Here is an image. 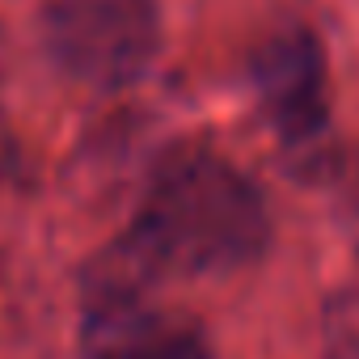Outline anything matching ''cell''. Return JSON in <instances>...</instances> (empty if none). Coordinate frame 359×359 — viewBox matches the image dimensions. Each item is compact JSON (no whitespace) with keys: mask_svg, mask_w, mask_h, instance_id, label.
Masks as SVG:
<instances>
[{"mask_svg":"<svg viewBox=\"0 0 359 359\" xmlns=\"http://www.w3.org/2000/svg\"><path fill=\"white\" fill-rule=\"evenodd\" d=\"M254 89L283 144L313 148L325 135L330 123L325 51L313 30L304 26L275 30L254 55Z\"/></svg>","mask_w":359,"mask_h":359,"instance_id":"3957f363","label":"cell"},{"mask_svg":"<svg viewBox=\"0 0 359 359\" xmlns=\"http://www.w3.org/2000/svg\"><path fill=\"white\" fill-rule=\"evenodd\" d=\"M325 359H359V287H342L321 309Z\"/></svg>","mask_w":359,"mask_h":359,"instance_id":"5b68a950","label":"cell"},{"mask_svg":"<svg viewBox=\"0 0 359 359\" xmlns=\"http://www.w3.org/2000/svg\"><path fill=\"white\" fill-rule=\"evenodd\" d=\"M89 359H208V342L191 325L140 313L131 296H110L93 313Z\"/></svg>","mask_w":359,"mask_h":359,"instance_id":"277c9868","label":"cell"},{"mask_svg":"<svg viewBox=\"0 0 359 359\" xmlns=\"http://www.w3.org/2000/svg\"><path fill=\"white\" fill-rule=\"evenodd\" d=\"M266 237L271 220L258 187L229 161L191 152L156 173L102 283L110 296H131V287L165 275H229L250 266Z\"/></svg>","mask_w":359,"mask_h":359,"instance_id":"6da1fadb","label":"cell"},{"mask_svg":"<svg viewBox=\"0 0 359 359\" xmlns=\"http://www.w3.org/2000/svg\"><path fill=\"white\" fill-rule=\"evenodd\" d=\"M43 39L68 76L118 89L156 60L161 13L156 0H51Z\"/></svg>","mask_w":359,"mask_h":359,"instance_id":"7a4b0ae2","label":"cell"}]
</instances>
